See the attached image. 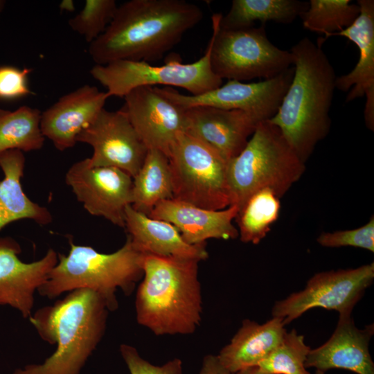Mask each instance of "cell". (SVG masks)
<instances>
[{
    "instance_id": "30bf717a",
    "label": "cell",
    "mask_w": 374,
    "mask_h": 374,
    "mask_svg": "<svg viewBox=\"0 0 374 374\" xmlns=\"http://www.w3.org/2000/svg\"><path fill=\"white\" fill-rule=\"evenodd\" d=\"M373 280V262L354 269L318 272L303 290L276 301L272 317L282 319L285 326L314 308L335 310L339 316L351 315Z\"/></svg>"
},
{
    "instance_id": "8fae6325",
    "label": "cell",
    "mask_w": 374,
    "mask_h": 374,
    "mask_svg": "<svg viewBox=\"0 0 374 374\" xmlns=\"http://www.w3.org/2000/svg\"><path fill=\"white\" fill-rule=\"evenodd\" d=\"M294 75L291 66L277 76L257 82L228 80L219 87L199 95H184L170 87L159 91L178 106L186 109L196 106L223 109H238L250 113L260 121L276 113Z\"/></svg>"
},
{
    "instance_id": "8d00e7d4",
    "label": "cell",
    "mask_w": 374,
    "mask_h": 374,
    "mask_svg": "<svg viewBox=\"0 0 374 374\" xmlns=\"http://www.w3.org/2000/svg\"><path fill=\"white\" fill-rule=\"evenodd\" d=\"M314 374H325V373L323 371L317 370Z\"/></svg>"
},
{
    "instance_id": "7a4b0ae2",
    "label": "cell",
    "mask_w": 374,
    "mask_h": 374,
    "mask_svg": "<svg viewBox=\"0 0 374 374\" xmlns=\"http://www.w3.org/2000/svg\"><path fill=\"white\" fill-rule=\"evenodd\" d=\"M290 52L293 78L276 113L268 121L305 163L329 132L337 76L321 44L304 37Z\"/></svg>"
},
{
    "instance_id": "44dd1931",
    "label": "cell",
    "mask_w": 374,
    "mask_h": 374,
    "mask_svg": "<svg viewBox=\"0 0 374 374\" xmlns=\"http://www.w3.org/2000/svg\"><path fill=\"white\" fill-rule=\"evenodd\" d=\"M125 228L132 244L143 254L199 261L206 260L208 256L206 243H187L173 224L151 218L136 211L131 205L125 209Z\"/></svg>"
},
{
    "instance_id": "5bb4252c",
    "label": "cell",
    "mask_w": 374,
    "mask_h": 374,
    "mask_svg": "<svg viewBox=\"0 0 374 374\" xmlns=\"http://www.w3.org/2000/svg\"><path fill=\"white\" fill-rule=\"evenodd\" d=\"M123 98L121 109L148 149L168 157L177 134L186 131V109L163 96L158 87H136Z\"/></svg>"
},
{
    "instance_id": "d590c367",
    "label": "cell",
    "mask_w": 374,
    "mask_h": 374,
    "mask_svg": "<svg viewBox=\"0 0 374 374\" xmlns=\"http://www.w3.org/2000/svg\"><path fill=\"white\" fill-rule=\"evenodd\" d=\"M60 8L64 11H73L75 9L74 3L72 0H63L60 4Z\"/></svg>"
},
{
    "instance_id": "d4e9b609",
    "label": "cell",
    "mask_w": 374,
    "mask_h": 374,
    "mask_svg": "<svg viewBox=\"0 0 374 374\" xmlns=\"http://www.w3.org/2000/svg\"><path fill=\"white\" fill-rule=\"evenodd\" d=\"M308 3L297 0H233L220 27L235 30L252 27L256 21L289 24L300 16Z\"/></svg>"
},
{
    "instance_id": "e575fe53",
    "label": "cell",
    "mask_w": 374,
    "mask_h": 374,
    "mask_svg": "<svg viewBox=\"0 0 374 374\" xmlns=\"http://www.w3.org/2000/svg\"><path fill=\"white\" fill-rule=\"evenodd\" d=\"M234 374H272L262 371L258 366L242 369Z\"/></svg>"
},
{
    "instance_id": "6da1fadb",
    "label": "cell",
    "mask_w": 374,
    "mask_h": 374,
    "mask_svg": "<svg viewBox=\"0 0 374 374\" xmlns=\"http://www.w3.org/2000/svg\"><path fill=\"white\" fill-rule=\"evenodd\" d=\"M203 15L200 7L185 0L125 1L104 33L89 44V55L99 65L160 60Z\"/></svg>"
},
{
    "instance_id": "2e32d148",
    "label": "cell",
    "mask_w": 374,
    "mask_h": 374,
    "mask_svg": "<svg viewBox=\"0 0 374 374\" xmlns=\"http://www.w3.org/2000/svg\"><path fill=\"white\" fill-rule=\"evenodd\" d=\"M359 15L346 28L330 35L341 36L359 48V60L347 74L337 77L336 89L348 91L346 102L366 97L364 120L366 127L374 130V1L359 0Z\"/></svg>"
},
{
    "instance_id": "1f68e13d",
    "label": "cell",
    "mask_w": 374,
    "mask_h": 374,
    "mask_svg": "<svg viewBox=\"0 0 374 374\" xmlns=\"http://www.w3.org/2000/svg\"><path fill=\"white\" fill-rule=\"evenodd\" d=\"M120 353L130 374H182L183 364L174 358L163 365H154L143 359L138 350L128 344L120 346Z\"/></svg>"
},
{
    "instance_id": "d6a6232c",
    "label": "cell",
    "mask_w": 374,
    "mask_h": 374,
    "mask_svg": "<svg viewBox=\"0 0 374 374\" xmlns=\"http://www.w3.org/2000/svg\"><path fill=\"white\" fill-rule=\"evenodd\" d=\"M32 69L0 66V100H15L30 95L28 75Z\"/></svg>"
},
{
    "instance_id": "e0dca14e",
    "label": "cell",
    "mask_w": 374,
    "mask_h": 374,
    "mask_svg": "<svg viewBox=\"0 0 374 374\" xmlns=\"http://www.w3.org/2000/svg\"><path fill=\"white\" fill-rule=\"evenodd\" d=\"M186 110V132L215 150L227 161L241 152L261 121L238 109L196 106Z\"/></svg>"
},
{
    "instance_id": "4dcf8cb0",
    "label": "cell",
    "mask_w": 374,
    "mask_h": 374,
    "mask_svg": "<svg viewBox=\"0 0 374 374\" xmlns=\"http://www.w3.org/2000/svg\"><path fill=\"white\" fill-rule=\"evenodd\" d=\"M317 242L325 247L337 248L353 247L374 252V217L362 226L335 232L321 233L317 238Z\"/></svg>"
},
{
    "instance_id": "f1b7e54d",
    "label": "cell",
    "mask_w": 374,
    "mask_h": 374,
    "mask_svg": "<svg viewBox=\"0 0 374 374\" xmlns=\"http://www.w3.org/2000/svg\"><path fill=\"white\" fill-rule=\"evenodd\" d=\"M310 347L295 329L286 332L280 344L258 366L272 374H310L305 366Z\"/></svg>"
},
{
    "instance_id": "836d02e7",
    "label": "cell",
    "mask_w": 374,
    "mask_h": 374,
    "mask_svg": "<svg viewBox=\"0 0 374 374\" xmlns=\"http://www.w3.org/2000/svg\"><path fill=\"white\" fill-rule=\"evenodd\" d=\"M199 374H233L220 362L217 355H206L202 363Z\"/></svg>"
},
{
    "instance_id": "d6986e66",
    "label": "cell",
    "mask_w": 374,
    "mask_h": 374,
    "mask_svg": "<svg viewBox=\"0 0 374 374\" xmlns=\"http://www.w3.org/2000/svg\"><path fill=\"white\" fill-rule=\"evenodd\" d=\"M373 334V323L359 329L351 315L339 316L332 335L321 346L310 349L305 366L324 373L341 368L357 374H374V362L368 348Z\"/></svg>"
},
{
    "instance_id": "484cf974",
    "label": "cell",
    "mask_w": 374,
    "mask_h": 374,
    "mask_svg": "<svg viewBox=\"0 0 374 374\" xmlns=\"http://www.w3.org/2000/svg\"><path fill=\"white\" fill-rule=\"evenodd\" d=\"M41 113L37 108L26 105L14 111L0 108V153L42 148L45 138L40 129Z\"/></svg>"
},
{
    "instance_id": "9a60e30c",
    "label": "cell",
    "mask_w": 374,
    "mask_h": 374,
    "mask_svg": "<svg viewBox=\"0 0 374 374\" xmlns=\"http://www.w3.org/2000/svg\"><path fill=\"white\" fill-rule=\"evenodd\" d=\"M21 249L11 237L0 238V305H9L30 317L34 294L46 282L57 264V253L49 249L41 259L24 262L18 257Z\"/></svg>"
},
{
    "instance_id": "603a6c76",
    "label": "cell",
    "mask_w": 374,
    "mask_h": 374,
    "mask_svg": "<svg viewBox=\"0 0 374 374\" xmlns=\"http://www.w3.org/2000/svg\"><path fill=\"white\" fill-rule=\"evenodd\" d=\"M26 159L22 151L10 150L0 153V231L9 224L28 219L41 226L50 224L53 217L47 208L30 200L22 188Z\"/></svg>"
},
{
    "instance_id": "277c9868",
    "label": "cell",
    "mask_w": 374,
    "mask_h": 374,
    "mask_svg": "<svg viewBox=\"0 0 374 374\" xmlns=\"http://www.w3.org/2000/svg\"><path fill=\"white\" fill-rule=\"evenodd\" d=\"M195 259L143 254L135 300L137 322L156 335H188L201 321L202 301Z\"/></svg>"
},
{
    "instance_id": "9c48e42d",
    "label": "cell",
    "mask_w": 374,
    "mask_h": 374,
    "mask_svg": "<svg viewBox=\"0 0 374 374\" xmlns=\"http://www.w3.org/2000/svg\"><path fill=\"white\" fill-rule=\"evenodd\" d=\"M211 42L204 55L195 62L184 64L171 60L161 66L143 61L116 60L107 64H95L91 75L106 89L109 97L123 98L132 89L142 87H177L196 96L215 89L222 79L212 70Z\"/></svg>"
},
{
    "instance_id": "ba28073f",
    "label": "cell",
    "mask_w": 374,
    "mask_h": 374,
    "mask_svg": "<svg viewBox=\"0 0 374 374\" xmlns=\"http://www.w3.org/2000/svg\"><path fill=\"white\" fill-rule=\"evenodd\" d=\"M168 158L173 199L209 210H222L231 206L228 161L217 152L181 132Z\"/></svg>"
},
{
    "instance_id": "7c38bea8",
    "label": "cell",
    "mask_w": 374,
    "mask_h": 374,
    "mask_svg": "<svg viewBox=\"0 0 374 374\" xmlns=\"http://www.w3.org/2000/svg\"><path fill=\"white\" fill-rule=\"evenodd\" d=\"M65 182L90 215L125 228V209L132 202L130 175L114 167L91 166L86 158L69 168Z\"/></svg>"
},
{
    "instance_id": "ffe728a7",
    "label": "cell",
    "mask_w": 374,
    "mask_h": 374,
    "mask_svg": "<svg viewBox=\"0 0 374 374\" xmlns=\"http://www.w3.org/2000/svg\"><path fill=\"white\" fill-rule=\"evenodd\" d=\"M238 212L235 205L222 210H209L171 199L158 203L148 216L173 224L187 243L200 244L211 238H238V230L232 223Z\"/></svg>"
},
{
    "instance_id": "74e56055",
    "label": "cell",
    "mask_w": 374,
    "mask_h": 374,
    "mask_svg": "<svg viewBox=\"0 0 374 374\" xmlns=\"http://www.w3.org/2000/svg\"><path fill=\"white\" fill-rule=\"evenodd\" d=\"M3 4H4V1H0V10H1Z\"/></svg>"
},
{
    "instance_id": "3957f363",
    "label": "cell",
    "mask_w": 374,
    "mask_h": 374,
    "mask_svg": "<svg viewBox=\"0 0 374 374\" xmlns=\"http://www.w3.org/2000/svg\"><path fill=\"white\" fill-rule=\"evenodd\" d=\"M108 311L105 301L89 289L71 291L39 308L30 321L56 350L42 363L27 364L12 374H80L104 335Z\"/></svg>"
},
{
    "instance_id": "83f0119b",
    "label": "cell",
    "mask_w": 374,
    "mask_h": 374,
    "mask_svg": "<svg viewBox=\"0 0 374 374\" xmlns=\"http://www.w3.org/2000/svg\"><path fill=\"white\" fill-rule=\"evenodd\" d=\"M359 15V7L350 0H310L300 15L305 28L323 34L322 44L329 36L350 26Z\"/></svg>"
},
{
    "instance_id": "4316f807",
    "label": "cell",
    "mask_w": 374,
    "mask_h": 374,
    "mask_svg": "<svg viewBox=\"0 0 374 374\" xmlns=\"http://www.w3.org/2000/svg\"><path fill=\"white\" fill-rule=\"evenodd\" d=\"M280 207V198L271 189L265 188L253 193L235 218L240 240L258 244L277 220Z\"/></svg>"
},
{
    "instance_id": "cb8c5ba5",
    "label": "cell",
    "mask_w": 374,
    "mask_h": 374,
    "mask_svg": "<svg viewBox=\"0 0 374 374\" xmlns=\"http://www.w3.org/2000/svg\"><path fill=\"white\" fill-rule=\"evenodd\" d=\"M132 207L149 215L161 201L173 199V186L168 157L149 149L144 161L132 178Z\"/></svg>"
},
{
    "instance_id": "7402d4cb",
    "label": "cell",
    "mask_w": 374,
    "mask_h": 374,
    "mask_svg": "<svg viewBox=\"0 0 374 374\" xmlns=\"http://www.w3.org/2000/svg\"><path fill=\"white\" fill-rule=\"evenodd\" d=\"M286 332L280 318L272 317L262 324L244 319L217 357L221 364L233 374L258 366L280 344Z\"/></svg>"
},
{
    "instance_id": "ac0fdd59",
    "label": "cell",
    "mask_w": 374,
    "mask_h": 374,
    "mask_svg": "<svg viewBox=\"0 0 374 374\" xmlns=\"http://www.w3.org/2000/svg\"><path fill=\"white\" fill-rule=\"evenodd\" d=\"M107 93L84 84L62 96L41 113L40 129L55 148L64 151L73 148L79 133L104 108Z\"/></svg>"
},
{
    "instance_id": "8992f818",
    "label": "cell",
    "mask_w": 374,
    "mask_h": 374,
    "mask_svg": "<svg viewBox=\"0 0 374 374\" xmlns=\"http://www.w3.org/2000/svg\"><path fill=\"white\" fill-rule=\"evenodd\" d=\"M305 163L268 120L258 123L241 152L228 161L231 206L239 209L257 190L269 188L282 197L305 172Z\"/></svg>"
},
{
    "instance_id": "f546056e",
    "label": "cell",
    "mask_w": 374,
    "mask_h": 374,
    "mask_svg": "<svg viewBox=\"0 0 374 374\" xmlns=\"http://www.w3.org/2000/svg\"><path fill=\"white\" fill-rule=\"evenodd\" d=\"M117 7L115 0H86L81 11L69 20V26L90 44L104 33Z\"/></svg>"
},
{
    "instance_id": "52a82bcc",
    "label": "cell",
    "mask_w": 374,
    "mask_h": 374,
    "mask_svg": "<svg viewBox=\"0 0 374 374\" xmlns=\"http://www.w3.org/2000/svg\"><path fill=\"white\" fill-rule=\"evenodd\" d=\"M222 14L213 15L211 64L222 80H268L293 65L290 51L280 49L268 39L265 25L225 30L220 27Z\"/></svg>"
},
{
    "instance_id": "5b68a950",
    "label": "cell",
    "mask_w": 374,
    "mask_h": 374,
    "mask_svg": "<svg viewBox=\"0 0 374 374\" xmlns=\"http://www.w3.org/2000/svg\"><path fill=\"white\" fill-rule=\"evenodd\" d=\"M69 243L66 256L57 253V262L38 289L39 294L52 299L66 292L89 289L105 301L109 311L115 310L117 289L130 294L143 276V253L134 247L128 235L123 247L111 253H100L71 240Z\"/></svg>"
},
{
    "instance_id": "4fadbf2b",
    "label": "cell",
    "mask_w": 374,
    "mask_h": 374,
    "mask_svg": "<svg viewBox=\"0 0 374 374\" xmlns=\"http://www.w3.org/2000/svg\"><path fill=\"white\" fill-rule=\"evenodd\" d=\"M76 142L93 148L89 158L91 166L116 168L132 178L148 150L122 109L111 112L103 108L79 133Z\"/></svg>"
}]
</instances>
